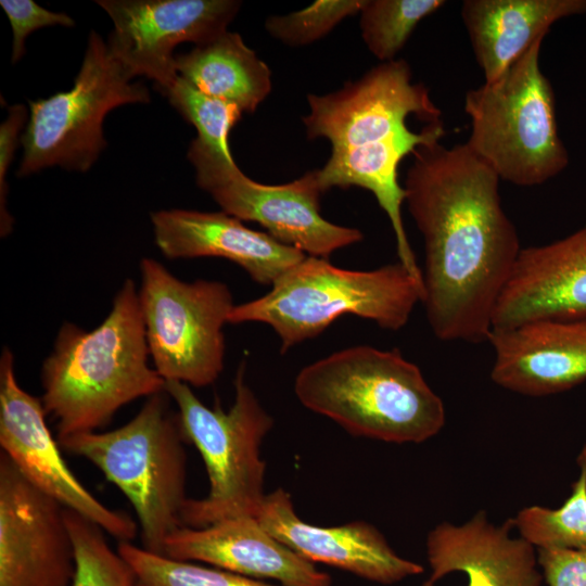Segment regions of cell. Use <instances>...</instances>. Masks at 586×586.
Returning a JSON list of instances; mask_svg holds the SVG:
<instances>
[{"label": "cell", "mask_w": 586, "mask_h": 586, "mask_svg": "<svg viewBox=\"0 0 586 586\" xmlns=\"http://www.w3.org/2000/svg\"><path fill=\"white\" fill-rule=\"evenodd\" d=\"M412 156L405 202L424 243L421 304L429 326L442 341H487L522 250L501 206L500 179L467 143L435 141Z\"/></svg>", "instance_id": "obj_1"}, {"label": "cell", "mask_w": 586, "mask_h": 586, "mask_svg": "<svg viewBox=\"0 0 586 586\" xmlns=\"http://www.w3.org/2000/svg\"><path fill=\"white\" fill-rule=\"evenodd\" d=\"M139 294L131 279L117 291L105 319L86 331L65 322L40 379L41 402L58 426V440L94 432L124 405L165 391L150 366Z\"/></svg>", "instance_id": "obj_2"}, {"label": "cell", "mask_w": 586, "mask_h": 586, "mask_svg": "<svg viewBox=\"0 0 586 586\" xmlns=\"http://www.w3.org/2000/svg\"><path fill=\"white\" fill-rule=\"evenodd\" d=\"M294 392L307 409L348 433L387 443H422L444 426L443 400L420 368L394 348L356 345L297 373Z\"/></svg>", "instance_id": "obj_3"}, {"label": "cell", "mask_w": 586, "mask_h": 586, "mask_svg": "<svg viewBox=\"0 0 586 586\" xmlns=\"http://www.w3.org/2000/svg\"><path fill=\"white\" fill-rule=\"evenodd\" d=\"M422 298L423 285L399 262L372 270H351L332 265L328 258L307 255L278 278L268 293L234 305L228 322L268 324L284 354L347 314L397 331L407 324Z\"/></svg>", "instance_id": "obj_4"}, {"label": "cell", "mask_w": 586, "mask_h": 586, "mask_svg": "<svg viewBox=\"0 0 586 586\" xmlns=\"http://www.w3.org/2000/svg\"><path fill=\"white\" fill-rule=\"evenodd\" d=\"M164 391L146 398L126 424L59 441L65 450L97 466L132 505L142 547L163 555L167 537L182 525L187 457L178 412Z\"/></svg>", "instance_id": "obj_5"}, {"label": "cell", "mask_w": 586, "mask_h": 586, "mask_svg": "<svg viewBox=\"0 0 586 586\" xmlns=\"http://www.w3.org/2000/svg\"><path fill=\"white\" fill-rule=\"evenodd\" d=\"M543 40L498 79L464 98L471 119L467 145L500 180L520 187L544 183L569 162L558 133L553 90L539 67Z\"/></svg>", "instance_id": "obj_6"}, {"label": "cell", "mask_w": 586, "mask_h": 586, "mask_svg": "<svg viewBox=\"0 0 586 586\" xmlns=\"http://www.w3.org/2000/svg\"><path fill=\"white\" fill-rule=\"evenodd\" d=\"M229 410L209 408L179 381H166L165 392L177 407L186 438L199 449L208 474L209 492L188 499L182 524L204 527L227 519L256 517L266 494V463L260 457L264 437L273 419L245 381V362L234 379Z\"/></svg>", "instance_id": "obj_7"}, {"label": "cell", "mask_w": 586, "mask_h": 586, "mask_svg": "<svg viewBox=\"0 0 586 586\" xmlns=\"http://www.w3.org/2000/svg\"><path fill=\"white\" fill-rule=\"evenodd\" d=\"M132 78L102 37L91 30L73 88L28 102L30 116L20 139L18 177L54 165L87 171L106 145L102 129L106 114L123 104L151 101L149 89L131 82Z\"/></svg>", "instance_id": "obj_8"}, {"label": "cell", "mask_w": 586, "mask_h": 586, "mask_svg": "<svg viewBox=\"0 0 586 586\" xmlns=\"http://www.w3.org/2000/svg\"><path fill=\"white\" fill-rule=\"evenodd\" d=\"M140 279L139 302L154 369L165 381L213 384L224 370V327L235 305L229 286L215 280L183 281L150 257L140 262Z\"/></svg>", "instance_id": "obj_9"}, {"label": "cell", "mask_w": 586, "mask_h": 586, "mask_svg": "<svg viewBox=\"0 0 586 586\" xmlns=\"http://www.w3.org/2000/svg\"><path fill=\"white\" fill-rule=\"evenodd\" d=\"M188 160L195 182L222 212L263 226L276 240L308 256L328 258L333 252L362 241L359 229L340 226L320 213L323 190L318 169L283 184H263L246 177L228 157L196 138Z\"/></svg>", "instance_id": "obj_10"}, {"label": "cell", "mask_w": 586, "mask_h": 586, "mask_svg": "<svg viewBox=\"0 0 586 586\" xmlns=\"http://www.w3.org/2000/svg\"><path fill=\"white\" fill-rule=\"evenodd\" d=\"M41 399L17 382L14 355L3 347L0 357V446L36 488L99 525L119 542L137 535L127 514L107 508L75 476L62 457L46 422Z\"/></svg>", "instance_id": "obj_11"}, {"label": "cell", "mask_w": 586, "mask_h": 586, "mask_svg": "<svg viewBox=\"0 0 586 586\" xmlns=\"http://www.w3.org/2000/svg\"><path fill=\"white\" fill-rule=\"evenodd\" d=\"M114 29L106 41L133 76L154 80L160 92L178 77L174 49L182 42L206 43L228 29L238 0H100Z\"/></svg>", "instance_id": "obj_12"}, {"label": "cell", "mask_w": 586, "mask_h": 586, "mask_svg": "<svg viewBox=\"0 0 586 586\" xmlns=\"http://www.w3.org/2000/svg\"><path fill=\"white\" fill-rule=\"evenodd\" d=\"M405 60L383 62L360 79L323 94H308L303 117L309 139L326 138L332 149L373 143L408 130L410 114L428 124L442 112L422 84H413Z\"/></svg>", "instance_id": "obj_13"}, {"label": "cell", "mask_w": 586, "mask_h": 586, "mask_svg": "<svg viewBox=\"0 0 586 586\" xmlns=\"http://www.w3.org/2000/svg\"><path fill=\"white\" fill-rule=\"evenodd\" d=\"M76 560L65 507L0 455V586H71Z\"/></svg>", "instance_id": "obj_14"}, {"label": "cell", "mask_w": 586, "mask_h": 586, "mask_svg": "<svg viewBox=\"0 0 586 586\" xmlns=\"http://www.w3.org/2000/svg\"><path fill=\"white\" fill-rule=\"evenodd\" d=\"M256 519L273 537L304 559L339 568L370 582L391 585L419 575L423 566L397 555L371 524L340 526L304 522L283 488L266 494Z\"/></svg>", "instance_id": "obj_15"}, {"label": "cell", "mask_w": 586, "mask_h": 586, "mask_svg": "<svg viewBox=\"0 0 586 586\" xmlns=\"http://www.w3.org/2000/svg\"><path fill=\"white\" fill-rule=\"evenodd\" d=\"M492 380L528 396L568 391L586 381V319H538L492 328Z\"/></svg>", "instance_id": "obj_16"}, {"label": "cell", "mask_w": 586, "mask_h": 586, "mask_svg": "<svg viewBox=\"0 0 586 586\" xmlns=\"http://www.w3.org/2000/svg\"><path fill=\"white\" fill-rule=\"evenodd\" d=\"M163 556L278 581L281 586H332L329 574L273 537L256 517L227 519L204 527L181 526L165 540Z\"/></svg>", "instance_id": "obj_17"}, {"label": "cell", "mask_w": 586, "mask_h": 586, "mask_svg": "<svg viewBox=\"0 0 586 586\" xmlns=\"http://www.w3.org/2000/svg\"><path fill=\"white\" fill-rule=\"evenodd\" d=\"M154 241L169 259L219 257L262 285H272L307 255L225 212L162 209L151 214Z\"/></svg>", "instance_id": "obj_18"}, {"label": "cell", "mask_w": 586, "mask_h": 586, "mask_svg": "<svg viewBox=\"0 0 586 586\" xmlns=\"http://www.w3.org/2000/svg\"><path fill=\"white\" fill-rule=\"evenodd\" d=\"M538 319H586V225L560 240L521 250L497 302L493 328Z\"/></svg>", "instance_id": "obj_19"}, {"label": "cell", "mask_w": 586, "mask_h": 586, "mask_svg": "<svg viewBox=\"0 0 586 586\" xmlns=\"http://www.w3.org/2000/svg\"><path fill=\"white\" fill-rule=\"evenodd\" d=\"M511 519L493 524L483 510L456 525L443 522L426 537L429 579L455 572L467 575L468 586H542L536 548L511 535Z\"/></svg>", "instance_id": "obj_20"}, {"label": "cell", "mask_w": 586, "mask_h": 586, "mask_svg": "<svg viewBox=\"0 0 586 586\" xmlns=\"http://www.w3.org/2000/svg\"><path fill=\"white\" fill-rule=\"evenodd\" d=\"M444 135L441 120L425 125L419 132L408 129L373 143L332 149L326 165L318 169L323 192L334 187L356 186L373 193L392 225L398 262L422 285V270L403 224L402 205L406 200V192L398 182L397 171L406 155L412 154L422 144L440 141Z\"/></svg>", "instance_id": "obj_21"}, {"label": "cell", "mask_w": 586, "mask_h": 586, "mask_svg": "<svg viewBox=\"0 0 586 586\" xmlns=\"http://www.w3.org/2000/svg\"><path fill=\"white\" fill-rule=\"evenodd\" d=\"M586 13V0H464L463 24L485 82L498 79L557 21Z\"/></svg>", "instance_id": "obj_22"}, {"label": "cell", "mask_w": 586, "mask_h": 586, "mask_svg": "<svg viewBox=\"0 0 586 586\" xmlns=\"http://www.w3.org/2000/svg\"><path fill=\"white\" fill-rule=\"evenodd\" d=\"M177 74L202 92L253 113L271 90V73L238 33L175 56Z\"/></svg>", "instance_id": "obj_23"}, {"label": "cell", "mask_w": 586, "mask_h": 586, "mask_svg": "<svg viewBox=\"0 0 586 586\" xmlns=\"http://www.w3.org/2000/svg\"><path fill=\"white\" fill-rule=\"evenodd\" d=\"M579 474L562 506H530L511 519L519 535L539 548L586 549V446L581 450Z\"/></svg>", "instance_id": "obj_24"}, {"label": "cell", "mask_w": 586, "mask_h": 586, "mask_svg": "<svg viewBox=\"0 0 586 586\" xmlns=\"http://www.w3.org/2000/svg\"><path fill=\"white\" fill-rule=\"evenodd\" d=\"M444 4L443 0H365L359 13L362 40L382 63L393 61L420 21Z\"/></svg>", "instance_id": "obj_25"}, {"label": "cell", "mask_w": 586, "mask_h": 586, "mask_svg": "<svg viewBox=\"0 0 586 586\" xmlns=\"http://www.w3.org/2000/svg\"><path fill=\"white\" fill-rule=\"evenodd\" d=\"M117 551L131 566L137 586H277L218 568L171 559L131 542H119Z\"/></svg>", "instance_id": "obj_26"}, {"label": "cell", "mask_w": 586, "mask_h": 586, "mask_svg": "<svg viewBox=\"0 0 586 586\" xmlns=\"http://www.w3.org/2000/svg\"><path fill=\"white\" fill-rule=\"evenodd\" d=\"M65 518L76 560L71 586H137L131 566L110 547L99 525L66 508Z\"/></svg>", "instance_id": "obj_27"}, {"label": "cell", "mask_w": 586, "mask_h": 586, "mask_svg": "<svg viewBox=\"0 0 586 586\" xmlns=\"http://www.w3.org/2000/svg\"><path fill=\"white\" fill-rule=\"evenodd\" d=\"M162 93L181 116L195 127L198 140L232 157L228 137L243 114L237 105L202 92L179 75Z\"/></svg>", "instance_id": "obj_28"}, {"label": "cell", "mask_w": 586, "mask_h": 586, "mask_svg": "<svg viewBox=\"0 0 586 586\" xmlns=\"http://www.w3.org/2000/svg\"><path fill=\"white\" fill-rule=\"evenodd\" d=\"M365 0H318L286 15L265 21L266 31L291 47L313 43L329 34L344 18L360 13Z\"/></svg>", "instance_id": "obj_29"}, {"label": "cell", "mask_w": 586, "mask_h": 586, "mask_svg": "<svg viewBox=\"0 0 586 586\" xmlns=\"http://www.w3.org/2000/svg\"><path fill=\"white\" fill-rule=\"evenodd\" d=\"M0 5L12 27V63L24 55L25 40L33 31L46 26L73 27L75 25L74 20L67 14L46 10L33 0H1Z\"/></svg>", "instance_id": "obj_30"}, {"label": "cell", "mask_w": 586, "mask_h": 586, "mask_svg": "<svg viewBox=\"0 0 586 586\" xmlns=\"http://www.w3.org/2000/svg\"><path fill=\"white\" fill-rule=\"evenodd\" d=\"M537 562L548 586H586V549L539 548Z\"/></svg>", "instance_id": "obj_31"}, {"label": "cell", "mask_w": 586, "mask_h": 586, "mask_svg": "<svg viewBox=\"0 0 586 586\" xmlns=\"http://www.w3.org/2000/svg\"><path fill=\"white\" fill-rule=\"evenodd\" d=\"M27 119V109L22 104L9 107L8 117L0 126V231L8 235L13 227V218L7 209V174L18 144L20 132Z\"/></svg>", "instance_id": "obj_32"}, {"label": "cell", "mask_w": 586, "mask_h": 586, "mask_svg": "<svg viewBox=\"0 0 586 586\" xmlns=\"http://www.w3.org/2000/svg\"><path fill=\"white\" fill-rule=\"evenodd\" d=\"M422 586H435V583L430 581L429 578L422 584Z\"/></svg>", "instance_id": "obj_33"}]
</instances>
